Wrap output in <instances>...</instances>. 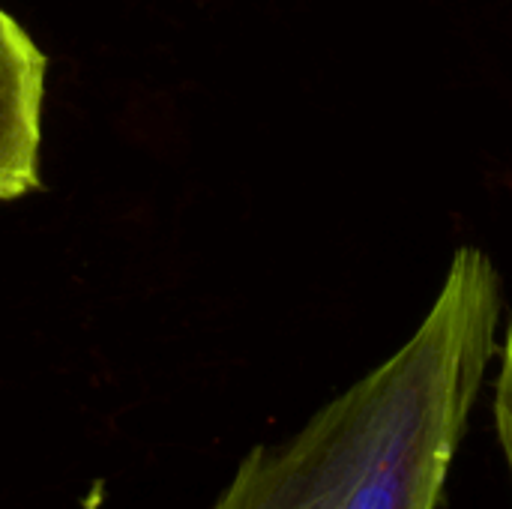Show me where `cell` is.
<instances>
[{"mask_svg": "<svg viewBox=\"0 0 512 509\" xmlns=\"http://www.w3.org/2000/svg\"><path fill=\"white\" fill-rule=\"evenodd\" d=\"M48 57L0 6V201L39 189Z\"/></svg>", "mask_w": 512, "mask_h": 509, "instance_id": "7a4b0ae2", "label": "cell"}, {"mask_svg": "<svg viewBox=\"0 0 512 509\" xmlns=\"http://www.w3.org/2000/svg\"><path fill=\"white\" fill-rule=\"evenodd\" d=\"M498 324V267L456 249L417 330L297 432L252 447L207 509H441Z\"/></svg>", "mask_w": 512, "mask_h": 509, "instance_id": "6da1fadb", "label": "cell"}, {"mask_svg": "<svg viewBox=\"0 0 512 509\" xmlns=\"http://www.w3.org/2000/svg\"><path fill=\"white\" fill-rule=\"evenodd\" d=\"M492 414H495V435L504 456L507 480L512 492V324L507 327L501 345H498V372H495V390H492Z\"/></svg>", "mask_w": 512, "mask_h": 509, "instance_id": "3957f363", "label": "cell"}]
</instances>
